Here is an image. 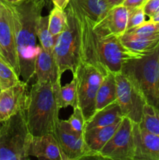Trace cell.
<instances>
[{
    "instance_id": "28",
    "label": "cell",
    "mask_w": 159,
    "mask_h": 160,
    "mask_svg": "<svg viewBox=\"0 0 159 160\" xmlns=\"http://www.w3.org/2000/svg\"><path fill=\"white\" fill-rule=\"evenodd\" d=\"M129 19H128L127 31L140 26L146 21V14L143 6L137 8H129Z\"/></svg>"
},
{
    "instance_id": "34",
    "label": "cell",
    "mask_w": 159,
    "mask_h": 160,
    "mask_svg": "<svg viewBox=\"0 0 159 160\" xmlns=\"http://www.w3.org/2000/svg\"><path fill=\"white\" fill-rule=\"evenodd\" d=\"M149 20H151V21L154 22H159V10L157 11L154 15H153L152 17H150Z\"/></svg>"
},
{
    "instance_id": "3",
    "label": "cell",
    "mask_w": 159,
    "mask_h": 160,
    "mask_svg": "<svg viewBox=\"0 0 159 160\" xmlns=\"http://www.w3.org/2000/svg\"><path fill=\"white\" fill-rule=\"evenodd\" d=\"M61 81L55 84L36 81L31 88L26 109V122L33 136L54 134L59 121L58 92Z\"/></svg>"
},
{
    "instance_id": "7",
    "label": "cell",
    "mask_w": 159,
    "mask_h": 160,
    "mask_svg": "<svg viewBox=\"0 0 159 160\" xmlns=\"http://www.w3.org/2000/svg\"><path fill=\"white\" fill-rule=\"evenodd\" d=\"M78 106L86 121L95 112V101L98 88L104 75L94 65L80 62L75 75Z\"/></svg>"
},
{
    "instance_id": "4",
    "label": "cell",
    "mask_w": 159,
    "mask_h": 160,
    "mask_svg": "<svg viewBox=\"0 0 159 160\" xmlns=\"http://www.w3.org/2000/svg\"><path fill=\"white\" fill-rule=\"evenodd\" d=\"M121 72L137 86L147 103L159 109V46L149 54L126 62Z\"/></svg>"
},
{
    "instance_id": "10",
    "label": "cell",
    "mask_w": 159,
    "mask_h": 160,
    "mask_svg": "<svg viewBox=\"0 0 159 160\" xmlns=\"http://www.w3.org/2000/svg\"><path fill=\"white\" fill-rule=\"evenodd\" d=\"M0 57L20 77L13 18L10 5L3 0H0Z\"/></svg>"
},
{
    "instance_id": "8",
    "label": "cell",
    "mask_w": 159,
    "mask_h": 160,
    "mask_svg": "<svg viewBox=\"0 0 159 160\" xmlns=\"http://www.w3.org/2000/svg\"><path fill=\"white\" fill-rule=\"evenodd\" d=\"M117 102L123 117L133 123H140L143 109L147 103L144 96L137 86L121 71L115 73Z\"/></svg>"
},
{
    "instance_id": "31",
    "label": "cell",
    "mask_w": 159,
    "mask_h": 160,
    "mask_svg": "<svg viewBox=\"0 0 159 160\" xmlns=\"http://www.w3.org/2000/svg\"><path fill=\"white\" fill-rule=\"evenodd\" d=\"M147 0H123L122 4L128 8H137L143 6Z\"/></svg>"
},
{
    "instance_id": "24",
    "label": "cell",
    "mask_w": 159,
    "mask_h": 160,
    "mask_svg": "<svg viewBox=\"0 0 159 160\" xmlns=\"http://www.w3.org/2000/svg\"><path fill=\"white\" fill-rule=\"evenodd\" d=\"M37 35L42 48L53 53L56 38L53 37L48 29V16H41L37 23Z\"/></svg>"
},
{
    "instance_id": "12",
    "label": "cell",
    "mask_w": 159,
    "mask_h": 160,
    "mask_svg": "<svg viewBox=\"0 0 159 160\" xmlns=\"http://www.w3.org/2000/svg\"><path fill=\"white\" fill-rule=\"evenodd\" d=\"M28 83L20 81L0 92V123L22 110H26L28 101Z\"/></svg>"
},
{
    "instance_id": "36",
    "label": "cell",
    "mask_w": 159,
    "mask_h": 160,
    "mask_svg": "<svg viewBox=\"0 0 159 160\" xmlns=\"http://www.w3.org/2000/svg\"><path fill=\"white\" fill-rule=\"evenodd\" d=\"M51 2H53V4L54 5H56L58 3V2H59V0H51Z\"/></svg>"
},
{
    "instance_id": "9",
    "label": "cell",
    "mask_w": 159,
    "mask_h": 160,
    "mask_svg": "<svg viewBox=\"0 0 159 160\" xmlns=\"http://www.w3.org/2000/svg\"><path fill=\"white\" fill-rule=\"evenodd\" d=\"M133 122L123 117L115 134L99 152L100 159L112 160H133Z\"/></svg>"
},
{
    "instance_id": "11",
    "label": "cell",
    "mask_w": 159,
    "mask_h": 160,
    "mask_svg": "<svg viewBox=\"0 0 159 160\" xmlns=\"http://www.w3.org/2000/svg\"><path fill=\"white\" fill-rule=\"evenodd\" d=\"M54 135L57 138L66 160L96 158L86 144L84 134L73 131L66 120H59Z\"/></svg>"
},
{
    "instance_id": "6",
    "label": "cell",
    "mask_w": 159,
    "mask_h": 160,
    "mask_svg": "<svg viewBox=\"0 0 159 160\" xmlns=\"http://www.w3.org/2000/svg\"><path fill=\"white\" fill-rule=\"evenodd\" d=\"M64 10L66 14V25L64 31L56 37L53 54L61 75L66 70L75 75L80 63V30L71 5H67Z\"/></svg>"
},
{
    "instance_id": "37",
    "label": "cell",
    "mask_w": 159,
    "mask_h": 160,
    "mask_svg": "<svg viewBox=\"0 0 159 160\" xmlns=\"http://www.w3.org/2000/svg\"><path fill=\"white\" fill-rule=\"evenodd\" d=\"M1 91H2V88H1V87H0V92H1Z\"/></svg>"
},
{
    "instance_id": "30",
    "label": "cell",
    "mask_w": 159,
    "mask_h": 160,
    "mask_svg": "<svg viewBox=\"0 0 159 160\" xmlns=\"http://www.w3.org/2000/svg\"><path fill=\"white\" fill-rule=\"evenodd\" d=\"M143 7L146 16L150 18L159 10V0H147Z\"/></svg>"
},
{
    "instance_id": "22",
    "label": "cell",
    "mask_w": 159,
    "mask_h": 160,
    "mask_svg": "<svg viewBox=\"0 0 159 160\" xmlns=\"http://www.w3.org/2000/svg\"><path fill=\"white\" fill-rule=\"evenodd\" d=\"M139 125L149 132L159 136L158 108L146 103L143 106L142 119Z\"/></svg>"
},
{
    "instance_id": "18",
    "label": "cell",
    "mask_w": 159,
    "mask_h": 160,
    "mask_svg": "<svg viewBox=\"0 0 159 160\" xmlns=\"http://www.w3.org/2000/svg\"><path fill=\"white\" fill-rule=\"evenodd\" d=\"M119 38L129 49L142 56L152 52L159 46V35H137L126 32Z\"/></svg>"
},
{
    "instance_id": "15",
    "label": "cell",
    "mask_w": 159,
    "mask_h": 160,
    "mask_svg": "<svg viewBox=\"0 0 159 160\" xmlns=\"http://www.w3.org/2000/svg\"><path fill=\"white\" fill-rule=\"evenodd\" d=\"M28 155L39 159L66 160L57 138L53 134L32 135Z\"/></svg>"
},
{
    "instance_id": "21",
    "label": "cell",
    "mask_w": 159,
    "mask_h": 160,
    "mask_svg": "<svg viewBox=\"0 0 159 160\" xmlns=\"http://www.w3.org/2000/svg\"><path fill=\"white\" fill-rule=\"evenodd\" d=\"M115 73H108L103 78L95 101V112L117 102V89Z\"/></svg>"
},
{
    "instance_id": "19",
    "label": "cell",
    "mask_w": 159,
    "mask_h": 160,
    "mask_svg": "<svg viewBox=\"0 0 159 160\" xmlns=\"http://www.w3.org/2000/svg\"><path fill=\"white\" fill-rule=\"evenodd\" d=\"M123 118V115L118 102H115L106 107L96 111L94 115L86 121L84 131L91 128L109 126L120 121Z\"/></svg>"
},
{
    "instance_id": "27",
    "label": "cell",
    "mask_w": 159,
    "mask_h": 160,
    "mask_svg": "<svg viewBox=\"0 0 159 160\" xmlns=\"http://www.w3.org/2000/svg\"><path fill=\"white\" fill-rule=\"evenodd\" d=\"M66 121L68 122L69 125L73 131L79 134H84L86 120L82 109L79 106L73 107V114L70 116L68 120H66Z\"/></svg>"
},
{
    "instance_id": "26",
    "label": "cell",
    "mask_w": 159,
    "mask_h": 160,
    "mask_svg": "<svg viewBox=\"0 0 159 160\" xmlns=\"http://www.w3.org/2000/svg\"><path fill=\"white\" fill-rule=\"evenodd\" d=\"M20 77L13 69L0 57V87L2 89L7 88L20 81Z\"/></svg>"
},
{
    "instance_id": "33",
    "label": "cell",
    "mask_w": 159,
    "mask_h": 160,
    "mask_svg": "<svg viewBox=\"0 0 159 160\" xmlns=\"http://www.w3.org/2000/svg\"><path fill=\"white\" fill-rule=\"evenodd\" d=\"M106 1L108 2V5L110 6V7L112 8L113 7V6H117V5L122 4L123 0H106Z\"/></svg>"
},
{
    "instance_id": "17",
    "label": "cell",
    "mask_w": 159,
    "mask_h": 160,
    "mask_svg": "<svg viewBox=\"0 0 159 160\" xmlns=\"http://www.w3.org/2000/svg\"><path fill=\"white\" fill-rule=\"evenodd\" d=\"M123 120V119H122ZM122 120L113 123L109 126L103 128H95L86 130L84 132V138L86 144L90 148V151L96 156V158L99 157V152L113 136L116 130L119 127Z\"/></svg>"
},
{
    "instance_id": "1",
    "label": "cell",
    "mask_w": 159,
    "mask_h": 160,
    "mask_svg": "<svg viewBox=\"0 0 159 160\" xmlns=\"http://www.w3.org/2000/svg\"><path fill=\"white\" fill-rule=\"evenodd\" d=\"M74 9L80 30V62L96 67L104 75L117 73L130 59L143 56L129 49L114 35L100 36L93 28V21L69 2Z\"/></svg>"
},
{
    "instance_id": "16",
    "label": "cell",
    "mask_w": 159,
    "mask_h": 160,
    "mask_svg": "<svg viewBox=\"0 0 159 160\" xmlns=\"http://www.w3.org/2000/svg\"><path fill=\"white\" fill-rule=\"evenodd\" d=\"M34 75L38 82H60L62 75L59 73L54 54L46 51L42 47L39 48L38 54L35 61Z\"/></svg>"
},
{
    "instance_id": "5",
    "label": "cell",
    "mask_w": 159,
    "mask_h": 160,
    "mask_svg": "<svg viewBox=\"0 0 159 160\" xmlns=\"http://www.w3.org/2000/svg\"><path fill=\"white\" fill-rule=\"evenodd\" d=\"M32 134L26 122V110H22L0 123V160H23Z\"/></svg>"
},
{
    "instance_id": "32",
    "label": "cell",
    "mask_w": 159,
    "mask_h": 160,
    "mask_svg": "<svg viewBox=\"0 0 159 160\" xmlns=\"http://www.w3.org/2000/svg\"><path fill=\"white\" fill-rule=\"evenodd\" d=\"M70 2V0H59L57 4L55 6H58L59 7H60L61 9H65V7L67 6V5L69 4V2Z\"/></svg>"
},
{
    "instance_id": "29",
    "label": "cell",
    "mask_w": 159,
    "mask_h": 160,
    "mask_svg": "<svg viewBox=\"0 0 159 160\" xmlns=\"http://www.w3.org/2000/svg\"><path fill=\"white\" fill-rule=\"evenodd\" d=\"M126 32L137 35H159V22H154L149 20H146L142 25Z\"/></svg>"
},
{
    "instance_id": "2",
    "label": "cell",
    "mask_w": 159,
    "mask_h": 160,
    "mask_svg": "<svg viewBox=\"0 0 159 160\" xmlns=\"http://www.w3.org/2000/svg\"><path fill=\"white\" fill-rule=\"evenodd\" d=\"M45 0H26L10 5L15 28L20 77L28 83L34 76L35 61L40 45L37 43V23Z\"/></svg>"
},
{
    "instance_id": "23",
    "label": "cell",
    "mask_w": 159,
    "mask_h": 160,
    "mask_svg": "<svg viewBox=\"0 0 159 160\" xmlns=\"http://www.w3.org/2000/svg\"><path fill=\"white\" fill-rule=\"evenodd\" d=\"M58 100L60 109L68 106L73 108L78 106L76 77L73 76V79L70 83L61 86L58 92Z\"/></svg>"
},
{
    "instance_id": "13",
    "label": "cell",
    "mask_w": 159,
    "mask_h": 160,
    "mask_svg": "<svg viewBox=\"0 0 159 160\" xmlns=\"http://www.w3.org/2000/svg\"><path fill=\"white\" fill-rule=\"evenodd\" d=\"M129 9L123 4L110 9L107 15L98 23L93 22V28L100 36L123 35L127 31Z\"/></svg>"
},
{
    "instance_id": "20",
    "label": "cell",
    "mask_w": 159,
    "mask_h": 160,
    "mask_svg": "<svg viewBox=\"0 0 159 160\" xmlns=\"http://www.w3.org/2000/svg\"><path fill=\"white\" fill-rule=\"evenodd\" d=\"M70 3L84 12L94 23L101 21L111 9L106 0H70Z\"/></svg>"
},
{
    "instance_id": "35",
    "label": "cell",
    "mask_w": 159,
    "mask_h": 160,
    "mask_svg": "<svg viewBox=\"0 0 159 160\" xmlns=\"http://www.w3.org/2000/svg\"><path fill=\"white\" fill-rule=\"evenodd\" d=\"M6 2L9 3V4H12V5H17L19 4V3L22 2H24L26 0H3Z\"/></svg>"
},
{
    "instance_id": "25",
    "label": "cell",
    "mask_w": 159,
    "mask_h": 160,
    "mask_svg": "<svg viewBox=\"0 0 159 160\" xmlns=\"http://www.w3.org/2000/svg\"><path fill=\"white\" fill-rule=\"evenodd\" d=\"M66 21L65 10L54 5V7L48 15V29L53 37H58L64 31Z\"/></svg>"
},
{
    "instance_id": "14",
    "label": "cell",
    "mask_w": 159,
    "mask_h": 160,
    "mask_svg": "<svg viewBox=\"0 0 159 160\" xmlns=\"http://www.w3.org/2000/svg\"><path fill=\"white\" fill-rule=\"evenodd\" d=\"M134 141L133 160H159V136L139 125H132Z\"/></svg>"
}]
</instances>
